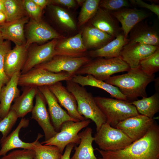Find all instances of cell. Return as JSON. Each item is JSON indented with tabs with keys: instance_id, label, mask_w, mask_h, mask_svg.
Instances as JSON below:
<instances>
[{
	"instance_id": "1",
	"label": "cell",
	"mask_w": 159,
	"mask_h": 159,
	"mask_svg": "<svg viewBox=\"0 0 159 159\" xmlns=\"http://www.w3.org/2000/svg\"><path fill=\"white\" fill-rule=\"evenodd\" d=\"M95 149L101 156L98 159H159V126L155 122L144 136L124 149Z\"/></svg>"
},
{
	"instance_id": "2",
	"label": "cell",
	"mask_w": 159,
	"mask_h": 159,
	"mask_svg": "<svg viewBox=\"0 0 159 159\" xmlns=\"http://www.w3.org/2000/svg\"><path fill=\"white\" fill-rule=\"evenodd\" d=\"M155 77L154 74L148 75L145 73L139 66L130 69L126 73L110 76L104 81L117 87L127 101L130 102L139 97H147L146 88L154 81Z\"/></svg>"
},
{
	"instance_id": "3",
	"label": "cell",
	"mask_w": 159,
	"mask_h": 159,
	"mask_svg": "<svg viewBox=\"0 0 159 159\" xmlns=\"http://www.w3.org/2000/svg\"><path fill=\"white\" fill-rule=\"evenodd\" d=\"M66 87L74 97L79 113L86 119L92 120L95 123L96 132L106 122L104 114L97 105L92 93L84 87L73 82L66 81Z\"/></svg>"
},
{
	"instance_id": "4",
	"label": "cell",
	"mask_w": 159,
	"mask_h": 159,
	"mask_svg": "<svg viewBox=\"0 0 159 159\" xmlns=\"http://www.w3.org/2000/svg\"><path fill=\"white\" fill-rule=\"evenodd\" d=\"M105 117L106 122L115 127L119 122L139 114L135 107L127 101L100 96L94 97Z\"/></svg>"
},
{
	"instance_id": "5",
	"label": "cell",
	"mask_w": 159,
	"mask_h": 159,
	"mask_svg": "<svg viewBox=\"0 0 159 159\" xmlns=\"http://www.w3.org/2000/svg\"><path fill=\"white\" fill-rule=\"evenodd\" d=\"M120 57L106 59L101 57L91 60L80 68L76 74H90L96 79L105 81L112 74L130 69Z\"/></svg>"
},
{
	"instance_id": "6",
	"label": "cell",
	"mask_w": 159,
	"mask_h": 159,
	"mask_svg": "<svg viewBox=\"0 0 159 159\" xmlns=\"http://www.w3.org/2000/svg\"><path fill=\"white\" fill-rule=\"evenodd\" d=\"M94 138L100 149L105 151L122 149L133 142L121 130L112 127L107 122L97 131Z\"/></svg>"
},
{
	"instance_id": "7",
	"label": "cell",
	"mask_w": 159,
	"mask_h": 159,
	"mask_svg": "<svg viewBox=\"0 0 159 159\" xmlns=\"http://www.w3.org/2000/svg\"><path fill=\"white\" fill-rule=\"evenodd\" d=\"M91 122L89 119L78 122H65L62 124L60 131L55 135L41 143L45 145L56 146L63 154L64 148L69 144H79L80 139L78 134L80 131L87 127Z\"/></svg>"
},
{
	"instance_id": "8",
	"label": "cell",
	"mask_w": 159,
	"mask_h": 159,
	"mask_svg": "<svg viewBox=\"0 0 159 159\" xmlns=\"http://www.w3.org/2000/svg\"><path fill=\"white\" fill-rule=\"evenodd\" d=\"M73 76L67 72L54 73L34 67L27 72L21 74L18 85L24 87L48 86L59 82L71 80Z\"/></svg>"
},
{
	"instance_id": "9",
	"label": "cell",
	"mask_w": 159,
	"mask_h": 159,
	"mask_svg": "<svg viewBox=\"0 0 159 159\" xmlns=\"http://www.w3.org/2000/svg\"><path fill=\"white\" fill-rule=\"evenodd\" d=\"M91 60L87 56L73 57L57 55L48 61L34 67L42 69L54 73L67 72L73 76L80 68Z\"/></svg>"
},
{
	"instance_id": "10",
	"label": "cell",
	"mask_w": 159,
	"mask_h": 159,
	"mask_svg": "<svg viewBox=\"0 0 159 159\" xmlns=\"http://www.w3.org/2000/svg\"><path fill=\"white\" fill-rule=\"evenodd\" d=\"M28 23L26 39L24 45L27 49H29L34 43L64 39L63 36L42 20L36 21L30 19Z\"/></svg>"
},
{
	"instance_id": "11",
	"label": "cell",
	"mask_w": 159,
	"mask_h": 159,
	"mask_svg": "<svg viewBox=\"0 0 159 159\" xmlns=\"http://www.w3.org/2000/svg\"><path fill=\"white\" fill-rule=\"evenodd\" d=\"M155 122L153 118L139 114L120 122L115 128L121 130L134 142L144 136Z\"/></svg>"
},
{
	"instance_id": "12",
	"label": "cell",
	"mask_w": 159,
	"mask_h": 159,
	"mask_svg": "<svg viewBox=\"0 0 159 159\" xmlns=\"http://www.w3.org/2000/svg\"><path fill=\"white\" fill-rule=\"evenodd\" d=\"M58 41L54 39L41 45L29 48L21 74L25 73L35 67L48 61L55 56V47Z\"/></svg>"
},
{
	"instance_id": "13",
	"label": "cell",
	"mask_w": 159,
	"mask_h": 159,
	"mask_svg": "<svg viewBox=\"0 0 159 159\" xmlns=\"http://www.w3.org/2000/svg\"><path fill=\"white\" fill-rule=\"evenodd\" d=\"M38 88L43 95L48 105L50 119L57 132L60 131L62 124L65 122L79 121L70 116L61 107L56 97L47 86L39 87Z\"/></svg>"
},
{
	"instance_id": "14",
	"label": "cell",
	"mask_w": 159,
	"mask_h": 159,
	"mask_svg": "<svg viewBox=\"0 0 159 159\" xmlns=\"http://www.w3.org/2000/svg\"><path fill=\"white\" fill-rule=\"evenodd\" d=\"M35 98V103L31 112V118L36 121L42 128L44 134L45 140H47L58 132L55 130L50 120L44 97L38 89Z\"/></svg>"
},
{
	"instance_id": "15",
	"label": "cell",
	"mask_w": 159,
	"mask_h": 159,
	"mask_svg": "<svg viewBox=\"0 0 159 159\" xmlns=\"http://www.w3.org/2000/svg\"><path fill=\"white\" fill-rule=\"evenodd\" d=\"M159 46L139 43L127 44L123 47L120 57L130 69L138 67L140 62L154 53Z\"/></svg>"
},
{
	"instance_id": "16",
	"label": "cell",
	"mask_w": 159,
	"mask_h": 159,
	"mask_svg": "<svg viewBox=\"0 0 159 159\" xmlns=\"http://www.w3.org/2000/svg\"><path fill=\"white\" fill-rule=\"evenodd\" d=\"M111 12L121 23L122 32L126 38L135 25L151 16L150 13L143 10L130 7L123 8Z\"/></svg>"
},
{
	"instance_id": "17",
	"label": "cell",
	"mask_w": 159,
	"mask_h": 159,
	"mask_svg": "<svg viewBox=\"0 0 159 159\" xmlns=\"http://www.w3.org/2000/svg\"><path fill=\"white\" fill-rule=\"evenodd\" d=\"M128 44L139 43L155 46L159 45L158 30L142 21L135 25L130 31ZM128 34V35H129Z\"/></svg>"
},
{
	"instance_id": "18",
	"label": "cell",
	"mask_w": 159,
	"mask_h": 159,
	"mask_svg": "<svg viewBox=\"0 0 159 159\" xmlns=\"http://www.w3.org/2000/svg\"><path fill=\"white\" fill-rule=\"evenodd\" d=\"M47 86L60 105L66 110L70 116L79 121L86 120L78 111L77 103L74 97L62 85L61 82Z\"/></svg>"
},
{
	"instance_id": "19",
	"label": "cell",
	"mask_w": 159,
	"mask_h": 159,
	"mask_svg": "<svg viewBox=\"0 0 159 159\" xmlns=\"http://www.w3.org/2000/svg\"><path fill=\"white\" fill-rule=\"evenodd\" d=\"M91 20L92 26L115 38L122 32L111 11L104 8L99 7Z\"/></svg>"
},
{
	"instance_id": "20",
	"label": "cell",
	"mask_w": 159,
	"mask_h": 159,
	"mask_svg": "<svg viewBox=\"0 0 159 159\" xmlns=\"http://www.w3.org/2000/svg\"><path fill=\"white\" fill-rule=\"evenodd\" d=\"M21 72H16L9 82L2 86L0 90V118L2 120L10 111L13 100L20 95V91L18 87V80Z\"/></svg>"
},
{
	"instance_id": "21",
	"label": "cell",
	"mask_w": 159,
	"mask_h": 159,
	"mask_svg": "<svg viewBox=\"0 0 159 159\" xmlns=\"http://www.w3.org/2000/svg\"><path fill=\"white\" fill-rule=\"evenodd\" d=\"M82 32L72 37L58 41L55 47V56L73 57L86 56L87 49L83 42Z\"/></svg>"
},
{
	"instance_id": "22",
	"label": "cell",
	"mask_w": 159,
	"mask_h": 159,
	"mask_svg": "<svg viewBox=\"0 0 159 159\" xmlns=\"http://www.w3.org/2000/svg\"><path fill=\"white\" fill-rule=\"evenodd\" d=\"M24 45H15L6 55L4 70L6 75L9 79L16 72H21L24 66L29 50Z\"/></svg>"
},
{
	"instance_id": "23",
	"label": "cell",
	"mask_w": 159,
	"mask_h": 159,
	"mask_svg": "<svg viewBox=\"0 0 159 159\" xmlns=\"http://www.w3.org/2000/svg\"><path fill=\"white\" fill-rule=\"evenodd\" d=\"M27 16L16 20L6 22L0 25V30L4 40L11 41L15 45H24L26 42L24 33L25 25L29 22Z\"/></svg>"
},
{
	"instance_id": "24",
	"label": "cell",
	"mask_w": 159,
	"mask_h": 159,
	"mask_svg": "<svg viewBox=\"0 0 159 159\" xmlns=\"http://www.w3.org/2000/svg\"><path fill=\"white\" fill-rule=\"evenodd\" d=\"M29 123L28 120L22 118L16 128L3 140L0 141V156L6 155L9 151L15 148L33 150L34 141L30 143L25 142L21 140L19 136L21 129L27 127Z\"/></svg>"
},
{
	"instance_id": "25",
	"label": "cell",
	"mask_w": 159,
	"mask_h": 159,
	"mask_svg": "<svg viewBox=\"0 0 159 159\" xmlns=\"http://www.w3.org/2000/svg\"><path fill=\"white\" fill-rule=\"evenodd\" d=\"M71 80L82 87L89 86L97 87L107 92L112 98L127 101L126 97L117 87L107 83L104 81L97 79L91 75L84 76L75 74L72 77Z\"/></svg>"
},
{
	"instance_id": "26",
	"label": "cell",
	"mask_w": 159,
	"mask_h": 159,
	"mask_svg": "<svg viewBox=\"0 0 159 159\" xmlns=\"http://www.w3.org/2000/svg\"><path fill=\"white\" fill-rule=\"evenodd\" d=\"M128 41V38L125 37L122 32L103 47L90 51L88 54L90 57L93 58L110 59L119 57H120L123 47Z\"/></svg>"
},
{
	"instance_id": "27",
	"label": "cell",
	"mask_w": 159,
	"mask_h": 159,
	"mask_svg": "<svg viewBox=\"0 0 159 159\" xmlns=\"http://www.w3.org/2000/svg\"><path fill=\"white\" fill-rule=\"evenodd\" d=\"M82 32L83 42L87 49L100 48L115 38L92 26L85 27Z\"/></svg>"
},
{
	"instance_id": "28",
	"label": "cell",
	"mask_w": 159,
	"mask_h": 159,
	"mask_svg": "<svg viewBox=\"0 0 159 159\" xmlns=\"http://www.w3.org/2000/svg\"><path fill=\"white\" fill-rule=\"evenodd\" d=\"M91 128L87 127L79 132L80 142L78 146L74 147L75 152L70 159H98L95 155L92 145L94 140Z\"/></svg>"
},
{
	"instance_id": "29",
	"label": "cell",
	"mask_w": 159,
	"mask_h": 159,
	"mask_svg": "<svg viewBox=\"0 0 159 159\" xmlns=\"http://www.w3.org/2000/svg\"><path fill=\"white\" fill-rule=\"evenodd\" d=\"M38 90L37 87H25L22 94L14 100L10 109L15 112L18 117L23 118L32 112L34 106V99Z\"/></svg>"
},
{
	"instance_id": "30",
	"label": "cell",
	"mask_w": 159,
	"mask_h": 159,
	"mask_svg": "<svg viewBox=\"0 0 159 159\" xmlns=\"http://www.w3.org/2000/svg\"><path fill=\"white\" fill-rule=\"evenodd\" d=\"M130 103L135 107L139 114L153 118L159 111V92H156L151 96L143 97Z\"/></svg>"
},
{
	"instance_id": "31",
	"label": "cell",
	"mask_w": 159,
	"mask_h": 159,
	"mask_svg": "<svg viewBox=\"0 0 159 159\" xmlns=\"http://www.w3.org/2000/svg\"><path fill=\"white\" fill-rule=\"evenodd\" d=\"M48 5L53 17L59 26L68 30H76L75 22L67 10L56 5L50 4Z\"/></svg>"
},
{
	"instance_id": "32",
	"label": "cell",
	"mask_w": 159,
	"mask_h": 159,
	"mask_svg": "<svg viewBox=\"0 0 159 159\" xmlns=\"http://www.w3.org/2000/svg\"><path fill=\"white\" fill-rule=\"evenodd\" d=\"M43 136L38 134L34 145V159H60L62 155L59 149L56 146L42 144L39 140Z\"/></svg>"
},
{
	"instance_id": "33",
	"label": "cell",
	"mask_w": 159,
	"mask_h": 159,
	"mask_svg": "<svg viewBox=\"0 0 159 159\" xmlns=\"http://www.w3.org/2000/svg\"><path fill=\"white\" fill-rule=\"evenodd\" d=\"M6 22H11L28 16L23 0H4Z\"/></svg>"
},
{
	"instance_id": "34",
	"label": "cell",
	"mask_w": 159,
	"mask_h": 159,
	"mask_svg": "<svg viewBox=\"0 0 159 159\" xmlns=\"http://www.w3.org/2000/svg\"><path fill=\"white\" fill-rule=\"evenodd\" d=\"M100 0H85L82 5L78 18V25L85 24L95 14L99 7Z\"/></svg>"
},
{
	"instance_id": "35",
	"label": "cell",
	"mask_w": 159,
	"mask_h": 159,
	"mask_svg": "<svg viewBox=\"0 0 159 159\" xmlns=\"http://www.w3.org/2000/svg\"><path fill=\"white\" fill-rule=\"evenodd\" d=\"M139 66L145 73L152 75L159 71V48L154 53L141 60Z\"/></svg>"
},
{
	"instance_id": "36",
	"label": "cell",
	"mask_w": 159,
	"mask_h": 159,
	"mask_svg": "<svg viewBox=\"0 0 159 159\" xmlns=\"http://www.w3.org/2000/svg\"><path fill=\"white\" fill-rule=\"evenodd\" d=\"M18 118L15 112L10 109L7 115L0 121V132L2 135L0 141L8 135Z\"/></svg>"
},
{
	"instance_id": "37",
	"label": "cell",
	"mask_w": 159,
	"mask_h": 159,
	"mask_svg": "<svg viewBox=\"0 0 159 159\" xmlns=\"http://www.w3.org/2000/svg\"><path fill=\"white\" fill-rule=\"evenodd\" d=\"M11 49L10 42L4 41L0 44V86L6 84L9 79L6 75L4 70V60L6 55Z\"/></svg>"
},
{
	"instance_id": "38",
	"label": "cell",
	"mask_w": 159,
	"mask_h": 159,
	"mask_svg": "<svg viewBox=\"0 0 159 159\" xmlns=\"http://www.w3.org/2000/svg\"><path fill=\"white\" fill-rule=\"evenodd\" d=\"M129 1L127 0H100L99 7L113 11L125 7L132 6Z\"/></svg>"
},
{
	"instance_id": "39",
	"label": "cell",
	"mask_w": 159,
	"mask_h": 159,
	"mask_svg": "<svg viewBox=\"0 0 159 159\" xmlns=\"http://www.w3.org/2000/svg\"><path fill=\"white\" fill-rule=\"evenodd\" d=\"M25 10L31 19L39 21L41 20L42 9L32 0H23Z\"/></svg>"
},
{
	"instance_id": "40",
	"label": "cell",
	"mask_w": 159,
	"mask_h": 159,
	"mask_svg": "<svg viewBox=\"0 0 159 159\" xmlns=\"http://www.w3.org/2000/svg\"><path fill=\"white\" fill-rule=\"evenodd\" d=\"M35 155L33 150L23 149L13 151L0 159H34Z\"/></svg>"
},
{
	"instance_id": "41",
	"label": "cell",
	"mask_w": 159,
	"mask_h": 159,
	"mask_svg": "<svg viewBox=\"0 0 159 159\" xmlns=\"http://www.w3.org/2000/svg\"><path fill=\"white\" fill-rule=\"evenodd\" d=\"M131 5L147 9L155 14L159 18V5L153 4H149L142 0H130Z\"/></svg>"
},
{
	"instance_id": "42",
	"label": "cell",
	"mask_w": 159,
	"mask_h": 159,
	"mask_svg": "<svg viewBox=\"0 0 159 159\" xmlns=\"http://www.w3.org/2000/svg\"><path fill=\"white\" fill-rule=\"evenodd\" d=\"M77 3L74 0H50V4L59 5L68 8H73L76 5Z\"/></svg>"
},
{
	"instance_id": "43",
	"label": "cell",
	"mask_w": 159,
	"mask_h": 159,
	"mask_svg": "<svg viewBox=\"0 0 159 159\" xmlns=\"http://www.w3.org/2000/svg\"><path fill=\"white\" fill-rule=\"evenodd\" d=\"M75 146L76 144L73 143H70L68 145L66 146L64 152L60 159H70L71 152Z\"/></svg>"
},
{
	"instance_id": "44",
	"label": "cell",
	"mask_w": 159,
	"mask_h": 159,
	"mask_svg": "<svg viewBox=\"0 0 159 159\" xmlns=\"http://www.w3.org/2000/svg\"><path fill=\"white\" fill-rule=\"evenodd\" d=\"M33 1L42 9L50 4L49 0H32Z\"/></svg>"
},
{
	"instance_id": "45",
	"label": "cell",
	"mask_w": 159,
	"mask_h": 159,
	"mask_svg": "<svg viewBox=\"0 0 159 159\" xmlns=\"http://www.w3.org/2000/svg\"><path fill=\"white\" fill-rule=\"evenodd\" d=\"M6 21V16L4 12L0 11V25L5 22Z\"/></svg>"
},
{
	"instance_id": "46",
	"label": "cell",
	"mask_w": 159,
	"mask_h": 159,
	"mask_svg": "<svg viewBox=\"0 0 159 159\" xmlns=\"http://www.w3.org/2000/svg\"><path fill=\"white\" fill-rule=\"evenodd\" d=\"M4 0H0V11L5 14V8L4 3Z\"/></svg>"
},
{
	"instance_id": "47",
	"label": "cell",
	"mask_w": 159,
	"mask_h": 159,
	"mask_svg": "<svg viewBox=\"0 0 159 159\" xmlns=\"http://www.w3.org/2000/svg\"><path fill=\"white\" fill-rule=\"evenodd\" d=\"M154 81H155V87L156 92H159V77H157L156 79H155Z\"/></svg>"
},
{
	"instance_id": "48",
	"label": "cell",
	"mask_w": 159,
	"mask_h": 159,
	"mask_svg": "<svg viewBox=\"0 0 159 159\" xmlns=\"http://www.w3.org/2000/svg\"><path fill=\"white\" fill-rule=\"evenodd\" d=\"M77 4H78L80 5H82L83 3L85 1V0H75Z\"/></svg>"
},
{
	"instance_id": "49",
	"label": "cell",
	"mask_w": 159,
	"mask_h": 159,
	"mask_svg": "<svg viewBox=\"0 0 159 159\" xmlns=\"http://www.w3.org/2000/svg\"><path fill=\"white\" fill-rule=\"evenodd\" d=\"M148 1H149L151 2L152 3V4H158L159 3V0H148Z\"/></svg>"
},
{
	"instance_id": "50",
	"label": "cell",
	"mask_w": 159,
	"mask_h": 159,
	"mask_svg": "<svg viewBox=\"0 0 159 159\" xmlns=\"http://www.w3.org/2000/svg\"><path fill=\"white\" fill-rule=\"evenodd\" d=\"M4 41L3 39L1 31L0 30V44L3 43Z\"/></svg>"
},
{
	"instance_id": "51",
	"label": "cell",
	"mask_w": 159,
	"mask_h": 159,
	"mask_svg": "<svg viewBox=\"0 0 159 159\" xmlns=\"http://www.w3.org/2000/svg\"><path fill=\"white\" fill-rule=\"evenodd\" d=\"M1 87L0 86V89H1ZM1 120V118H0V121Z\"/></svg>"
}]
</instances>
